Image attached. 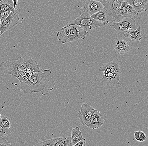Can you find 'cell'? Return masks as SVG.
<instances>
[{"label":"cell","mask_w":148,"mask_h":146,"mask_svg":"<svg viewBox=\"0 0 148 146\" xmlns=\"http://www.w3.org/2000/svg\"><path fill=\"white\" fill-rule=\"evenodd\" d=\"M103 9L102 3L95 0H87L84 6V9L87 10L90 16Z\"/></svg>","instance_id":"obj_14"},{"label":"cell","mask_w":148,"mask_h":146,"mask_svg":"<svg viewBox=\"0 0 148 146\" xmlns=\"http://www.w3.org/2000/svg\"><path fill=\"white\" fill-rule=\"evenodd\" d=\"M123 36L129 39L132 42H140L142 38L140 33V27L136 29L128 30L123 35Z\"/></svg>","instance_id":"obj_16"},{"label":"cell","mask_w":148,"mask_h":146,"mask_svg":"<svg viewBox=\"0 0 148 146\" xmlns=\"http://www.w3.org/2000/svg\"><path fill=\"white\" fill-rule=\"evenodd\" d=\"M1 114H0V118H1Z\"/></svg>","instance_id":"obj_32"},{"label":"cell","mask_w":148,"mask_h":146,"mask_svg":"<svg viewBox=\"0 0 148 146\" xmlns=\"http://www.w3.org/2000/svg\"><path fill=\"white\" fill-rule=\"evenodd\" d=\"M19 17L18 13L14 14L11 12L8 17L1 21L0 33L1 35L13 28L19 23Z\"/></svg>","instance_id":"obj_7"},{"label":"cell","mask_w":148,"mask_h":146,"mask_svg":"<svg viewBox=\"0 0 148 146\" xmlns=\"http://www.w3.org/2000/svg\"><path fill=\"white\" fill-rule=\"evenodd\" d=\"M74 25H78L88 33L96 27L105 25L102 23H100L91 18L87 10L85 9L80 12V15L77 18L69 22L65 27Z\"/></svg>","instance_id":"obj_4"},{"label":"cell","mask_w":148,"mask_h":146,"mask_svg":"<svg viewBox=\"0 0 148 146\" xmlns=\"http://www.w3.org/2000/svg\"><path fill=\"white\" fill-rule=\"evenodd\" d=\"M71 137L73 145L74 146L80 140H86L83 137L82 133L78 126L73 128L71 132Z\"/></svg>","instance_id":"obj_19"},{"label":"cell","mask_w":148,"mask_h":146,"mask_svg":"<svg viewBox=\"0 0 148 146\" xmlns=\"http://www.w3.org/2000/svg\"><path fill=\"white\" fill-rule=\"evenodd\" d=\"M41 70L38 64V62L34 60V61L24 71L17 74L15 77H16L20 83L25 82L35 72Z\"/></svg>","instance_id":"obj_9"},{"label":"cell","mask_w":148,"mask_h":146,"mask_svg":"<svg viewBox=\"0 0 148 146\" xmlns=\"http://www.w3.org/2000/svg\"><path fill=\"white\" fill-rule=\"evenodd\" d=\"M0 123L5 128L11 129V123L9 118L1 116L0 118Z\"/></svg>","instance_id":"obj_22"},{"label":"cell","mask_w":148,"mask_h":146,"mask_svg":"<svg viewBox=\"0 0 148 146\" xmlns=\"http://www.w3.org/2000/svg\"><path fill=\"white\" fill-rule=\"evenodd\" d=\"M51 75L49 70L41 69L35 72L25 81L20 83L21 90L27 94L41 93L44 96L48 95L56 85Z\"/></svg>","instance_id":"obj_1"},{"label":"cell","mask_w":148,"mask_h":146,"mask_svg":"<svg viewBox=\"0 0 148 146\" xmlns=\"http://www.w3.org/2000/svg\"><path fill=\"white\" fill-rule=\"evenodd\" d=\"M12 1L14 3V8L15 9H16V6L17 5V3H18V0H12Z\"/></svg>","instance_id":"obj_31"},{"label":"cell","mask_w":148,"mask_h":146,"mask_svg":"<svg viewBox=\"0 0 148 146\" xmlns=\"http://www.w3.org/2000/svg\"><path fill=\"white\" fill-rule=\"evenodd\" d=\"M65 138L66 137H65L58 138V139L54 144V146H65Z\"/></svg>","instance_id":"obj_24"},{"label":"cell","mask_w":148,"mask_h":146,"mask_svg":"<svg viewBox=\"0 0 148 146\" xmlns=\"http://www.w3.org/2000/svg\"><path fill=\"white\" fill-rule=\"evenodd\" d=\"M12 133L10 129L5 128L0 123V136H5Z\"/></svg>","instance_id":"obj_23"},{"label":"cell","mask_w":148,"mask_h":146,"mask_svg":"<svg viewBox=\"0 0 148 146\" xmlns=\"http://www.w3.org/2000/svg\"><path fill=\"white\" fill-rule=\"evenodd\" d=\"M99 71L103 72V71H109L114 73L121 74V71L119 62L116 60L109 62L107 63L103 64L102 66L99 68Z\"/></svg>","instance_id":"obj_15"},{"label":"cell","mask_w":148,"mask_h":146,"mask_svg":"<svg viewBox=\"0 0 148 146\" xmlns=\"http://www.w3.org/2000/svg\"><path fill=\"white\" fill-rule=\"evenodd\" d=\"M110 27L122 36L128 30L137 28L136 21L133 17H126L117 22H113L111 24Z\"/></svg>","instance_id":"obj_5"},{"label":"cell","mask_w":148,"mask_h":146,"mask_svg":"<svg viewBox=\"0 0 148 146\" xmlns=\"http://www.w3.org/2000/svg\"><path fill=\"white\" fill-rule=\"evenodd\" d=\"M104 124V119L101 113L96 110L92 118L86 126L92 129H97Z\"/></svg>","instance_id":"obj_12"},{"label":"cell","mask_w":148,"mask_h":146,"mask_svg":"<svg viewBox=\"0 0 148 146\" xmlns=\"http://www.w3.org/2000/svg\"><path fill=\"white\" fill-rule=\"evenodd\" d=\"M95 1H98L102 3L103 5L104 6V9L106 10L110 0H95Z\"/></svg>","instance_id":"obj_29"},{"label":"cell","mask_w":148,"mask_h":146,"mask_svg":"<svg viewBox=\"0 0 148 146\" xmlns=\"http://www.w3.org/2000/svg\"><path fill=\"white\" fill-rule=\"evenodd\" d=\"M132 5L137 15L139 13L147 11L148 0H123Z\"/></svg>","instance_id":"obj_13"},{"label":"cell","mask_w":148,"mask_h":146,"mask_svg":"<svg viewBox=\"0 0 148 146\" xmlns=\"http://www.w3.org/2000/svg\"><path fill=\"white\" fill-rule=\"evenodd\" d=\"M127 4H128V3L127 2L123 1L120 8V17L124 14L125 11L126 7V5ZM120 17H119V18H120Z\"/></svg>","instance_id":"obj_26"},{"label":"cell","mask_w":148,"mask_h":146,"mask_svg":"<svg viewBox=\"0 0 148 146\" xmlns=\"http://www.w3.org/2000/svg\"><path fill=\"white\" fill-rule=\"evenodd\" d=\"M103 75L101 81L110 86H116L120 84V77L121 74L114 73L109 71H103Z\"/></svg>","instance_id":"obj_11"},{"label":"cell","mask_w":148,"mask_h":146,"mask_svg":"<svg viewBox=\"0 0 148 146\" xmlns=\"http://www.w3.org/2000/svg\"><path fill=\"white\" fill-rule=\"evenodd\" d=\"M113 46L117 54H125L130 50V47L128 41L124 37L115 39L113 42Z\"/></svg>","instance_id":"obj_10"},{"label":"cell","mask_w":148,"mask_h":146,"mask_svg":"<svg viewBox=\"0 0 148 146\" xmlns=\"http://www.w3.org/2000/svg\"><path fill=\"white\" fill-rule=\"evenodd\" d=\"M96 109L87 103H83L77 117L82 125H86L92 118Z\"/></svg>","instance_id":"obj_8"},{"label":"cell","mask_w":148,"mask_h":146,"mask_svg":"<svg viewBox=\"0 0 148 146\" xmlns=\"http://www.w3.org/2000/svg\"><path fill=\"white\" fill-rule=\"evenodd\" d=\"M10 11L14 14L17 13L18 9L14 8L13 2L12 0H0V12Z\"/></svg>","instance_id":"obj_18"},{"label":"cell","mask_w":148,"mask_h":146,"mask_svg":"<svg viewBox=\"0 0 148 146\" xmlns=\"http://www.w3.org/2000/svg\"><path fill=\"white\" fill-rule=\"evenodd\" d=\"M1 33H0V37H1Z\"/></svg>","instance_id":"obj_34"},{"label":"cell","mask_w":148,"mask_h":146,"mask_svg":"<svg viewBox=\"0 0 148 146\" xmlns=\"http://www.w3.org/2000/svg\"><path fill=\"white\" fill-rule=\"evenodd\" d=\"M72 141V137L71 136H67L66 137L65 140V146H73Z\"/></svg>","instance_id":"obj_28"},{"label":"cell","mask_w":148,"mask_h":146,"mask_svg":"<svg viewBox=\"0 0 148 146\" xmlns=\"http://www.w3.org/2000/svg\"><path fill=\"white\" fill-rule=\"evenodd\" d=\"M91 18L100 23H102L104 25L109 24V20L107 17V13L105 9L99 11L96 13L90 16Z\"/></svg>","instance_id":"obj_17"},{"label":"cell","mask_w":148,"mask_h":146,"mask_svg":"<svg viewBox=\"0 0 148 146\" xmlns=\"http://www.w3.org/2000/svg\"><path fill=\"white\" fill-rule=\"evenodd\" d=\"M88 33L78 25L64 27L56 34L57 39L63 44L84 39Z\"/></svg>","instance_id":"obj_3"},{"label":"cell","mask_w":148,"mask_h":146,"mask_svg":"<svg viewBox=\"0 0 148 146\" xmlns=\"http://www.w3.org/2000/svg\"><path fill=\"white\" fill-rule=\"evenodd\" d=\"M11 12L10 11H3V12H0V19L1 21H2L6 17H8Z\"/></svg>","instance_id":"obj_27"},{"label":"cell","mask_w":148,"mask_h":146,"mask_svg":"<svg viewBox=\"0 0 148 146\" xmlns=\"http://www.w3.org/2000/svg\"><path fill=\"white\" fill-rule=\"evenodd\" d=\"M123 0H110L106 11L109 24L117 22L120 17V8Z\"/></svg>","instance_id":"obj_6"},{"label":"cell","mask_w":148,"mask_h":146,"mask_svg":"<svg viewBox=\"0 0 148 146\" xmlns=\"http://www.w3.org/2000/svg\"><path fill=\"white\" fill-rule=\"evenodd\" d=\"M134 137L136 141L139 142H143L147 140V137L144 132L141 131L134 132Z\"/></svg>","instance_id":"obj_20"},{"label":"cell","mask_w":148,"mask_h":146,"mask_svg":"<svg viewBox=\"0 0 148 146\" xmlns=\"http://www.w3.org/2000/svg\"><path fill=\"white\" fill-rule=\"evenodd\" d=\"M12 145L10 142H9L4 138L0 136V146H12Z\"/></svg>","instance_id":"obj_25"},{"label":"cell","mask_w":148,"mask_h":146,"mask_svg":"<svg viewBox=\"0 0 148 146\" xmlns=\"http://www.w3.org/2000/svg\"><path fill=\"white\" fill-rule=\"evenodd\" d=\"M58 138H51L49 140H46L42 142H38L35 145L38 146H54V144L57 141Z\"/></svg>","instance_id":"obj_21"},{"label":"cell","mask_w":148,"mask_h":146,"mask_svg":"<svg viewBox=\"0 0 148 146\" xmlns=\"http://www.w3.org/2000/svg\"><path fill=\"white\" fill-rule=\"evenodd\" d=\"M86 140H80L77 143L75 146H86Z\"/></svg>","instance_id":"obj_30"},{"label":"cell","mask_w":148,"mask_h":146,"mask_svg":"<svg viewBox=\"0 0 148 146\" xmlns=\"http://www.w3.org/2000/svg\"><path fill=\"white\" fill-rule=\"evenodd\" d=\"M34 60L28 56L16 58H11L0 63V70L3 74L15 76L26 69Z\"/></svg>","instance_id":"obj_2"},{"label":"cell","mask_w":148,"mask_h":146,"mask_svg":"<svg viewBox=\"0 0 148 146\" xmlns=\"http://www.w3.org/2000/svg\"><path fill=\"white\" fill-rule=\"evenodd\" d=\"M1 19H0V24H1Z\"/></svg>","instance_id":"obj_33"}]
</instances>
